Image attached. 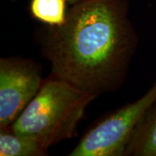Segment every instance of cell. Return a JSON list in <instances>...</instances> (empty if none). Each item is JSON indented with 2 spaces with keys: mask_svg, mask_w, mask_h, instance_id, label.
Masks as SVG:
<instances>
[{
  "mask_svg": "<svg viewBox=\"0 0 156 156\" xmlns=\"http://www.w3.org/2000/svg\"><path fill=\"white\" fill-rule=\"evenodd\" d=\"M48 149L37 140L16 134L9 127L0 128L1 156H44Z\"/></svg>",
  "mask_w": 156,
  "mask_h": 156,
  "instance_id": "8992f818",
  "label": "cell"
},
{
  "mask_svg": "<svg viewBox=\"0 0 156 156\" xmlns=\"http://www.w3.org/2000/svg\"><path fill=\"white\" fill-rule=\"evenodd\" d=\"M68 1H69V4L73 5V4H76V3H77V2L81 1V0H68Z\"/></svg>",
  "mask_w": 156,
  "mask_h": 156,
  "instance_id": "ba28073f",
  "label": "cell"
},
{
  "mask_svg": "<svg viewBox=\"0 0 156 156\" xmlns=\"http://www.w3.org/2000/svg\"><path fill=\"white\" fill-rule=\"evenodd\" d=\"M125 155L156 156V102L137 126Z\"/></svg>",
  "mask_w": 156,
  "mask_h": 156,
  "instance_id": "5b68a950",
  "label": "cell"
},
{
  "mask_svg": "<svg viewBox=\"0 0 156 156\" xmlns=\"http://www.w3.org/2000/svg\"><path fill=\"white\" fill-rule=\"evenodd\" d=\"M68 3V0H30L29 9L32 18L48 27H56L66 20Z\"/></svg>",
  "mask_w": 156,
  "mask_h": 156,
  "instance_id": "52a82bcc",
  "label": "cell"
},
{
  "mask_svg": "<svg viewBox=\"0 0 156 156\" xmlns=\"http://www.w3.org/2000/svg\"><path fill=\"white\" fill-rule=\"evenodd\" d=\"M137 42L127 0H81L45 30L42 52L50 76L97 97L122 86Z\"/></svg>",
  "mask_w": 156,
  "mask_h": 156,
  "instance_id": "6da1fadb",
  "label": "cell"
},
{
  "mask_svg": "<svg viewBox=\"0 0 156 156\" xmlns=\"http://www.w3.org/2000/svg\"><path fill=\"white\" fill-rule=\"evenodd\" d=\"M156 102V82L138 100L100 119L82 136L69 156H124L131 137Z\"/></svg>",
  "mask_w": 156,
  "mask_h": 156,
  "instance_id": "3957f363",
  "label": "cell"
},
{
  "mask_svg": "<svg viewBox=\"0 0 156 156\" xmlns=\"http://www.w3.org/2000/svg\"><path fill=\"white\" fill-rule=\"evenodd\" d=\"M42 69L31 59H0V128L10 127L42 86Z\"/></svg>",
  "mask_w": 156,
  "mask_h": 156,
  "instance_id": "277c9868",
  "label": "cell"
},
{
  "mask_svg": "<svg viewBox=\"0 0 156 156\" xmlns=\"http://www.w3.org/2000/svg\"><path fill=\"white\" fill-rule=\"evenodd\" d=\"M96 96L50 76L9 128L50 147L77 135L78 124Z\"/></svg>",
  "mask_w": 156,
  "mask_h": 156,
  "instance_id": "7a4b0ae2",
  "label": "cell"
}]
</instances>
